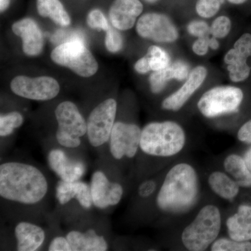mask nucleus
Wrapping results in <instances>:
<instances>
[{"label": "nucleus", "mask_w": 251, "mask_h": 251, "mask_svg": "<svg viewBox=\"0 0 251 251\" xmlns=\"http://www.w3.org/2000/svg\"><path fill=\"white\" fill-rule=\"evenodd\" d=\"M11 89L14 94L23 98L49 100L58 95L60 87L53 77H29L19 75L11 81Z\"/></svg>", "instance_id": "10"}, {"label": "nucleus", "mask_w": 251, "mask_h": 251, "mask_svg": "<svg viewBox=\"0 0 251 251\" xmlns=\"http://www.w3.org/2000/svg\"><path fill=\"white\" fill-rule=\"evenodd\" d=\"M251 57V34L244 33L224 55V64L231 81L238 83L249 78L251 72V66L249 63Z\"/></svg>", "instance_id": "11"}, {"label": "nucleus", "mask_w": 251, "mask_h": 251, "mask_svg": "<svg viewBox=\"0 0 251 251\" xmlns=\"http://www.w3.org/2000/svg\"><path fill=\"white\" fill-rule=\"evenodd\" d=\"M117 102L108 99L97 105L87 119V135L90 145L99 148L110 140L117 113Z\"/></svg>", "instance_id": "8"}, {"label": "nucleus", "mask_w": 251, "mask_h": 251, "mask_svg": "<svg viewBox=\"0 0 251 251\" xmlns=\"http://www.w3.org/2000/svg\"><path fill=\"white\" fill-rule=\"evenodd\" d=\"M18 251H36L45 241L44 229L37 225L20 222L15 228Z\"/></svg>", "instance_id": "20"}, {"label": "nucleus", "mask_w": 251, "mask_h": 251, "mask_svg": "<svg viewBox=\"0 0 251 251\" xmlns=\"http://www.w3.org/2000/svg\"><path fill=\"white\" fill-rule=\"evenodd\" d=\"M105 44L110 52H117L121 50L123 47V39L118 31L110 27L106 31Z\"/></svg>", "instance_id": "33"}, {"label": "nucleus", "mask_w": 251, "mask_h": 251, "mask_svg": "<svg viewBox=\"0 0 251 251\" xmlns=\"http://www.w3.org/2000/svg\"><path fill=\"white\" fill-rule=\"evenodd\" d=\"M156 188V184L154 180H147L140 185L138 188V194L141 198H149L154 193Z\"/></svg>", "instance_id": "36"}, {"label": "nucleus", "mask_w": 251, "mask_h": 251, "mask_svg": "<svg viewBox=\"0 0 251 251\" xmlns=\"http://www.w3.org/2000/svg\"><path fill=\"white\" fill-rule=\"evenodd\" d=\"M12 30L16 35L23 39V49L29 56H36L42 52L44 39L40 28L35 21L30 18H24L15 23Z\"/></svg>", "instance_id": "18"}, {"label": "nucleus", "mask_w": 251, "mask_h": 251, "mask_svg": "<svg viewBox=\"0 0 251 251\" xmlns=\"http://www.w3.org/2000/svg\"><path fill=\"white\" fill-rule=\"evenodd\" d=\"M90 186L93 204L98 209L117 205L121 201L124 193L122 185L110 181L102 171L94 172Z\"/></svg>", "instance_id": "13"}, {"label": "nucleus", "mask_w": 251, "mask_h": 251, "mask_svg": "<svg viewBox=\"0 0 251 251\" xmlns=\"http://www.w3.org/2000/svg\"><path fill=\"white\" fill-rule=\"evenodd\" d=\"M56 198L62 205L67 204L73 199H76L85 209H90L94 205L91 186L80 180L75 181L59 180L56 186Z\"/></svg>", "instance_id": "17"}, {"label": "nucleus", "mask_w": 251, "mask_h": 251, "mask_svg": "<svg viewBox=\"0 0 251 251\" xmlns=\"http://www.w3.org/2000/svg\"><path fill=\"white\" fill-rule=\"evenodd\" d=\"M212 251H251L250 242H238L234 239H220L211 247Z\"/></svg>", "instance_id": "28"}, {"label": "nucleus", "mask_w": 251, "mask_h": 251, "mask_svg": "<svg viewBox=\"0 0 251 251\" xmlns=\"http://www.w3.org/2000/svg\"><path fill=\"white\" fill-rule=\"evenodd\" d=\"M143 11L140 0H115L109 11L112 25L119 30L131 29Z\"/></svg>", "instance_id": "16"}, {"label": "nucleus", "mask_w": 251, "mask_h": 251, "mask_svg": "<svg viewBox=\"0 0 251 251\" xmlns=\"http://www.w3.org/2000/svg\"><path fill=\"white\" fill-rule=\"evenodd\" d=\"M24 118L20 112H11L0 117V136L7 137L14 133V129L23 125Z\"/></svg>", "instance_id": "27"}, {"label": "nucleus", "mask_w": 251, "mask_h": 251, "mask_svg": "<svg viewBox=\"0 0 251 251\" xmlns=\"http://www.w3.org/2000/svg\"><path fill=\"white\" fill-rule=\"evenodd\" d=\"M223 4L221 0H198L196 5V12L200 17L211 18L215 16Z\"/></svg>", "instance_id": "30"}, {"label": "nucleus", "mask_w": 251, "mask_h": 251, "mask_svg": "<svg viewBox=\"0 0 251 251\" xmlns=\"http://www.w3.org/2000/svg\"><path fill=\"white\" fill-rule=\"evenodd\" d=\"M48 163L60 179L66 181H78L86 172L85 165L82 161L69 158L59 149H54L50 151L48 154Z\"/></svg>", "instance_id": "15"}, {"label": "nucleus", "mask_w": 251, "mask_h": 251, "mask_svg": "<svg viewBox=\"0 0 251 251\" xmlns=\"http://www.w3.org/2000/svg\"><path fill=\"white\" fill-rule=\"evenodd\" d=\"M49 183L40 170L21 162L0 166V196L23 204L40 202L48 193Z\"/></svg>", "instance_id": "1"}, {"label": "nucleus", "mask_w": 251, "mask_h": 251, "mask_svg": "<svg viewBox=\"0 0 251 251\" xmlns=\"http://www.w3.org/2000/svg\"><path fill=\"white\" fill-rule=\"evenodd\" d=\"M238 139L246 143L251 144V120L246 122L239 128L237 133Z\"/></svg>", "instance_id": "37"}, {"label": "nucleus", "mask_w": 251, "mask_h": 251, "mask_svg": "<svg viewBox=\"0 0 251 251\" xmlns=\"http://www.w3.org/2000/svg\"><path fill=\"white\" fill-rule=\"evenodd\" d=\"M218 40L219 39H216L215 37H213V36H211L210 39H209V48L212 50H216L219 49L220 44L219 41Z\"/></svg>", "instance_id": "39"}, {"label": "nucleus", "mask_w": 251, "mask_h": 251, "mask_svg": "<svg viewBox=\"0 0 251 251\" xmlns=\"http://www.w3.org/2000/svg\"><path fill=\"white\" fill-rule=\"evenodd\" d=\"M244 159L248 168H249V169L251 172V147L247 150V152L244 155Z\"/></svg>", "instance_id": "40"}, {"label": "nucleus", "mask_w": 251, "mask_h": 251, "mask_svg": "<svg viewBox=\"0 0 251 251\" xmlns=\"http://www.w3.org/2000/svg\"><path fill=\"white\" fill-rule=\"evenodd\" d=\"M51 59L80 76L91 77L98 71V63L82 39L67 41L57 46L51 53Z\"/></svg>", "instance_id": "5"}, {"label": "nucleus", "mask_w": 251, "mask_h": 251, "mask_svg": "<svg viewBox=\"0 0 251 251\" xmlns=\"http://www.w3.org/2000/svg\"><path fill=\"white\" fill-rule=\"evenodd\" d=\"M230 239L238 242L251 240V206L242 204L237 212L226 221Z\"/></svg>", "instance_id": "21"}, {"label": "nucleus", "mask_w": 251, "mask_h": 251, "mask_svg": "<svg viewBox=\"0 0 251 251\" xmlns=\"http://www.w3.org/2000/svg\"><path fill=\"white\" fill-rule=\"evenodd\" d=\"M188 34L196 38L210 36V26L208 23L201 20H195L187 25Z\"/></svg>", "instance_id": "32"}, {"label": "nucleus", "mask_w": 251, "mask_h": 251, "mask_svg": "<svg viewBox=\"0 0 251 251\" xmlns=\"http://www.w3.org/2000/svg\"><path fill=\"white\" fill-rule=\"evenodd\" d=\"M142 130L138 126L115 122L110 137V151L115 159L133 158L140 148Z\"/></svg>", "instance_id": "12"}, {"label": "nucleus", "mask_w": 251, "mask_h": 251, "mask_svg": "<svg viewBox=\"0 0 251 251\" xmlns=\"http://www.w3.org/2000/svg\"><path fill=\"white\" fill-rule=\"evenodd\" d=\"M224 168L241 187H251V172L244 158L231 154L225 159Z\"/></svg>", "instance_id": "24"}, {"label": "nucleus", "mask_w": 251, "mask_h": 251, "mask_svg": "<svg viewBox=\"0 0 251 251\" xmlns=\"http://www.w3.org/2000/svg\"><path fill=\"white\" fill-rule=\"evenodd\" d=\"M244 99V93L234 86H216L206 91L198 100V108L207 118L237 112Z\"/></svg>", "instance_id": "6"}, {"label": "nucleus", "mask_w": 251, "mask_h": 251, "mask_svg": "<svg viewBox=\"0 0 251 251\" xmlns=\"http://www.w3.org/2000/svg\"><path fill=\"white\" fill-rule=\"evenodd\" d=\"M208 183L213 191L225 200L232 201L237 196L240 186L222 172H214L209 175Z\"/></svg>", "instance_id": "23"}, {"label": "nucleus", "mask_w": 251, "mask_h": 251, "mask_svg": "<svg viewBox=\"0 0 251 251\" xmlns=\"http://www.w3.org/2000/svg\"><path fill=\"white\" fill-rule=\"evenodd\" d=\"M221 227L219 209L214 205L204 206L194 221L181 234V241L188 251H205L219 236Z\"/></svg>", "instance_id": "4"}, {"label": "nucleus", "mask_w": 251, "mask_h": 251, "mask_svg": "<svg viewBox=\"0 0 251 251\" xmlns=\"http://www.w3.org/2000/svg\"><path fill=\"white\" fill-rule=\"evenodd\" d=\"M146 55L148 56L150 68L152 72H157L165 69L171 63L170 54L159 46H150Z\"/></svg>", "instance_id": "26"}, {"label": "nucleus", "mask_w": 251, "mask_h": 251, "mask_svg": "<svg viewBox=\"0 0 251 251\" xmlns=\"http://www.w3.org/2000/svg\"><path fill=\"white\" fill-rule=\"evenodd\" d=\"M191 71L187 62L176 60L171 62L165 69L153 72L149 77L151 92L154 94L160 93L164 90L168 82L173 80L184 81L187 78Z\"/></svg>", "instance_id": "19"}, {"label": "nucleus", "mask_w": 251, "mask_h": 251, "mask_svg": "<svg viewBox=\"0 0 251 251\" xmlns=\"http://www.w3.org/2000/svg\"><path fill=\"white\" fill-rule=\"evenodd\" d=\"M207 75V69L204 66L193 68L181 87L163 100L162 108L171 111L179 110L204 83Z\"/></svg>", "instance_id": "14"}, {"label": "nucleus", "mask_w": 251, "mask_h": 251, "mask_svg": "<svg viewBox=\"0 0 251 251\" xmlns=\"http://www.w3.org/2000/svg\"><path fill=\"white\" fill-rule=\"evenodd\" d=\"M135 70L140 74H148V73L151 72V68H150V63H149L148 56L145 55L137 61L135 64Z\"/></svg>", "instance_id": "38"}, {"label": "nucleus", "mask_w": 251, "mask_h": 251, "mask_svg": "<svg viewBox=\"0 0 251 251\" xmlns=\"http://www.w3.org/2000/svg\"><path fill=\"white\" fill-rule=\"evenodd\" d=\"M136 31L142 38L160 44H172L179 36L177 27L171 18L157 13H148L141 16L137 22Z\"/></svg>", "instance_id": "9"}, {"label": "nucleus", "mask_w": 251, "mask_h": 251, "mask_svg": "<svg viewBox=\"0 0 251 251\" xmlns=\"http://www.w3.org/2000/svg\"><path fill=\"white\" fill-rule=\"evenodd\" d=\"M209 39H210L209 36L197 38L192 45L193 52L200 57L205 56L210 49L209 48Z\"/></svg>", "instance_id": "34"}, {"label": "nucleus", "mask_w": 251, "mask_h": 251, "mask_svg": "<svg viewBox=\"0 0 251 251\" xmlns=\"http://www.w3.org/2000/svg\"><path fill=\"white\" fill-rule=\"evenodd\" d=\"M58 128L56 133L57 143L66 148H77L81 137L87 133V122L73 102L64 101L54 111Z\"/></svg>", "instance_id": "7"}, {"label": "nucleus", "mask_w": 251, "mask_h": 251, "mask_svg": "<svg viewBox=\"0 0 251 251\" xmlns=\"http://www.w3.org/2000/svg\"><path fill=\"white\" fill-rule=\"evenodd\" d=\"M9 4V0H0V9L1 11H4Z\"/></svg>", "instance_id": "41"}, {"label": "nucleus", "mask_w": 251, "mask_h": 251, "mask_svg": "<svg viewBox=\"0 0 251 251\" xmlns=\"http://www.w3.org/2000/svg\"><path fill=\"white\" fill-rule=\"evenodd\" d=\"M198 189V175L194 168L187 163H179L167 174L157 196V205L166 212H184L197 201Z\"/></svg>", "instance_id": "2"}, {"label": "nucleus", "mask_w": 251, "mask_h": 251, "mask_svg": "<svg viewBox=\"0 0 251 251\" xmlns=\"http://www.w3.org/2000/svg\"><path fill=\"white\" fill-rule=\"evenodd\" d=\"M146 1H150V2H154V1H157V0H146Z\"/></svg>", "instance_id": "43"}, {"label": "nucleus", "mask_w": 251, "mask_h": 251, "mask_svg": "<svg viewBox=\"0 0 251 251\" xmlns=\"http://www.w3.org/2000/svg\"><path fill=\"white\" fill-rule=\"evenodd\" d=\"M232 29V22L227 16H221L215 18L210 25V35L218 39L228 36Z\"/></svg>", "instance_id": "29"}, {"label": "nucleus", "mask_w": 251, "mask_h": 251, "mask_svg": "<svg viewBox=\"0 0 251 251\" xmlns=\"http://www.w3.org/2000/svg\"><path fill=\"white\" fill-rule=\"evenodd\" d=\"M185 143L184 130L176 122H151L142 130L140 148L150 156L168 157L180 152Z\"/></svg>", "instance_id": "3"}, {"label": "nucleus", "mask_w": 251, "mask_h": 251, "mask_svg": "<svg viewBox=\"0 0 251 251\" xmlns=\"http://www.w3.org/2000/svg\"><path fill=\"white\" fill-rule=\"evenodd\" d=\"M49 251H72L67 237H57L50 244Z\"/></svg>", "instance_id": "35"}, {"label": "nucleus", "mask_w": 251, "mask_h": 251, "mask_svg": "<svg viewBox=\"0 0 251 251\" xmlns=\"http://www.w3.org/2000/svg\"><path fill=\"white\" fill-rule=\"evenodd\" d=\"M87 23L92 29L97 30H108L109 25L106 18L99 9H94L87 15Z\"/></svg>", "instance_id": "31"}, {"label": "nucleus", "mask_w": 251, "mask_h": 251, "mask_svg": "<svg viewBox=\"0 0 251 251\" xmlns=\"http://www.w3.org/2000/svg\"><path fill=\"white\" fill-rule=\"evenodd\" d=\"M229 3L233 4H242L247 1V0H227Z\"/></svg>", "instance_id": "42"}, {"label": "nucleus", "mask_w": 251, "mask_h": 251, "mask_svg": "<svg viewBox=\"0 0 251 251\" xmlns=\"http://www.w3.org/2000/svg\"><path fill=\"white\" fill-rule=\"evenodd\" d=\"M36 6L38 12L42 17H49L62 27L70 25V16L59 0H37Z\"/></svg>", "instance_id": "25"}, {"label": "nucleus", "mask_w": 251, "mask_h": 251, "mask_svg": "<svg viewBox=\"0 0 251 251\" xmlns=\"http://www.w3.org/2000/svg\"><path fill=\"white\" fill-rule=\"evenodd\" d=\"M66 237L72 251H105L108 249L105 238L97 234L94 229L85 232L71 231Z\"/></svg>", "instance_id": "22"}]
</instances>
